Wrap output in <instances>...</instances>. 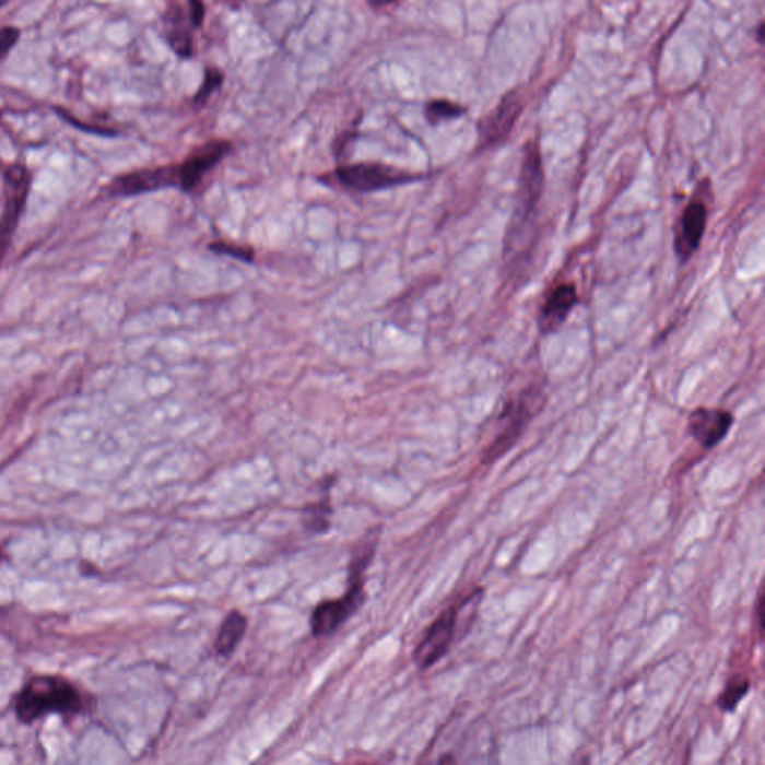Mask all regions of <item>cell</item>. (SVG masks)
<instances>
[{
    "instance_id": "9a60e30c",
    "label": "cell",
    "mask_w": 765,
    "mask_h": 765,
    "mask_svg": "<svg viewBox=\"0 0 765 765\" xmlns=\"http://www.w3.org/2000/svg\"><path fill=\"white\" fill-rule=\"evenodd\" d=\"M166 38L178 56H191V36L185 26V15L180 7L173 5L165 14Z\"/></svg>"
},
{
    "instance_id": "d6986e66",
    "label": "cell",
    "mask_w": 765,
    "mask_h": 765,
    "mask_svg": "<svg viewBox=\"0 0 765 765\" xmlns=\"http://www.w3.org/2000/svg\"><path fill=\"white\" fill-rule=\"evenodd\" d=\"M209 247L215 254L232 256V258L242 259L244 262H254L255 259L254 248L238 246V244L219 242L211 243Z\"/></svg>"
},
{
    "instance_id": "603a6c76",
    "label": "cell",
    "mask_w": 765,
    "mask_h": 765,
    "mask_svg": "<svg viewBox=\"0 0 765 765\" xmlns=\"http://www.w3.org/2000/svg\"><path fill=\"white\" fill-rule=\"evenodd\" d=\"M763 31H764V24L761 23L760 32H758V39H760V40H763Z\"/></svg>"
},
{
    "instance_id": "ffe728a7",
    "label": "cell",
    "mask_w": 765,
    "mask_h": 765,
    "mask_svg": "<svg viewBox=\"0 0 765 765\" xmlns=\"http://www.w3.org/2000/svg\"><path fill=\"white\" fill-rule=\"evenodd\" d=\"M22 32L15 26L0 27V62L10 56V52L17 46Z\"/></svg>"
},
{
    "instance_id": "44dd1931",
    "label": "cell",
    "mask_w": 765,
    "mask_h": 765,
    "mask_svg": "<svg viewBox=\"0 0 765 765\" xmlns=\"http://www.w3.org/2000/svg\"><path fill=\"white\" fill-rule=\"evenodd\" d=\"M189 11L190 20L193 26H201L203 22V15H205V7H203L202 0H189Z\"/></svg>"
},
{
    "instance_id": "4fadbf2b",
    "label": "cell",
    "mask_w": 765,
    "mask_h": 765,
    "mask_svg": "<svg viewBox=\"0 0 765 765\" xmlns=\"http://www.w3.org/2000/svg\"><path fill=\"white\" fill-rule=\"evenodd\" d=\"M520 109H522V104H520L518 96L504 97L502 104L496 107L490 120L484 125V144L494 145L506 140L519 117Z\"/></svg>"
},
{
    "instance_id": "ba28073f",
    "label": "cell",
    "mask_w": 765,
    "mask_h": 765,
    "mask_svg": "<svg viewBox=\"0 0 765 765\" xmlns=\"http://www.w3.org/2000/svg\"><path fill=\"white\" fill-rule=\"evenodd\" d=\"M229 152L231 144L227 141H213L199 146L181 165H177V187L185 191L197 189L203 177Z\"/></svg>"
},
{
    "instance_id": "7c38bea8",
    "label": "cell",
    "mask_w": 765,
    "mask_h": 765,
    "mask_svg": "<svg viewBox=\"0 0 765 765\" xmlns=\"http://www.w3.org/2000/svg\"><path fill=\"white\" fill-rule=\"evenodd\" d=\"M577 304V292L574 284L565 283L549 293L546 303L541 308L539 325L543 332L556 331Z\"/></svg>"
},
{
    "instance_id": "3957f363",
    "label": "cell",
    "mask_w": 765,
    "mask_h": 765,
    "mask_svg": "<svg viewBox=\"0 0 765 765\" xmlns=\"http://www.w3.org/2000/svg\"><path fill=\"white\" fill-rule=\"evenodd\" d=\"M32 175L27 166L12 164L5 170V207L0 217V263L11 246L14 232L17 229L20 217L26 207L31 191Z\"/></svg>"
},
{
    "instance_id": "30bf717a",
    "label": "cell",
    "mask_w": 765,
    "mask_h": 765,
    "mask_svg": "<svg viewBox=\"0 0 765 765\" xmlns=\"http://www.w3.org/2000/svg\"><path fill=\"white\" fill-rule=\"evenodd\" d=\"M734 417L730 411L698 409L687 421V431L704 449H714L730 433Z\"/></svg>"
},
{
    "instance_id": "5bb4252c",
    "label": "cell",
    "mask_w": 765,
    "mask_h": 765,
    "mask_svg": "<svg viewBox=\"0 0 765 765\" xmlns=\"http://www.w3.org/2000/svg\"><path fill=\"white\" fill-rule=\"evenodd\" d=\"M246 629L247 620L243 613L234 610V612L227 614L226 620L220 626L217 640H215V652H217L219 657H231L237 649L239 642L243 640Z\"/></svg>"
},
{
    "instance_id": "5b68a950",
    "label": "cell",
    "mask_w": 765,
    "mask_h": 765,
    "mask_svg": "<svg viewBox=\"0 0 765 765\" xmlns=\"http://www.w3.org/2000/svg\"><path fill=\"white\" fill-rule=\"evenodd\" d=\"M458 616L459 609L451 605L439 614L434 624L429 626L413 654L414 662L419 669H429L449 652L451 643L455 640Z\"/></svg>"
},
{
    "instance_id": "6da1fadb",
    "label": "cell",
    "mask_w": 765,
    "mask_h": 765,
    "mask_svg": "<svg viewBox=\"0 0 765 765\" xmlns=\"http://www.w3.org/2000/svg\"><path fill=\"white\" fill-rule=\"evenodd\" d=\"M83 706L80 691L57 675L32 679L14 699L15 715L24 723L35 722L50 714L75 716L83 711Z\"/></svg>"
},
{
    "instance_id": "7a4b0ae2",
    "label": "cell",
    "mask_w": 765,
    "mask_h": 765,
    "mask_svg": "<svg viewBox=\"0 0 765 765\" xmlns=\"http://www.w3.org/2000/svg\"><path fill=\"white\" fill-rule=\"evenodd\" d=\"M364 555L360 560L352 561L350 567V588L343 598L338 600L325 601L317 605L315 613L311 616V629L315 636H327L333 631L340 628L353 613L360 609L364 602V579L362 574L366 569L373 556V546L364 549Z\"/></svg>"
},
{
    "instance_id": "277c9868",
    "label": "cell",
    "mask_w": 765,
    "mask_h": 765,
    "mask_svg": "<svg viewBox=\"0 0 765 765\" xmlns=\"http://www.w3.org/2000/svg\"><path fill=\"white\" fill-rule=\"evenodd\" d=\"M336 175L341 185L357 191L388 189L414 180V175L381 164L343 166L337 169Z\"/></svg>"
},
{
    "instance_id": "2e32d148",
    "label": "cell",
    "mask_w": 765,
    "mask_h": 765,
    "mask_svg": "<svg viewBox=\"0 0 765 765\" xmlns=\"http://www.w3.org/2000/svg\"><path fill=\"white\" fill-rule=\"evenodd\" d=\"M749 690H751L749 679L743 678L742 674L732 675L726 687H723L722 694L719 695V709L722 711H734L738 709L740 702L746 697Z\"/></svg>"
},
{
    "instance_id": "ac0fdd59",
    "label": "cell",
    "mask_w": 765,
    "mask_h": 765,
    "mask_svg": "<svg viewBox=\"0 0 765 765\" xmlns=\"http://www.w3.org/2000/svg\"><path fill=\"white\" fill-rule=\"evenodd\" d=\"M223 83V73L217 71V69H207L205 79L201 89H199L197 96H195V104L203 105L210 99L214 91H217L220 85Z\"/></svg>"
},
{
    "instance_id": "e0dca14e",
    "label": "cell",
    "mask_w": 765,
    "mask_h": 765,
    "mask_svg": "<svg viewBox=\"0 0 765 765\" xmlns=\"http://www.w3.org/2000/svg\"><path fill=\"white\" fill-rule=\"evenodd\" d=\"M462 114L463 108L451 104L449 101H434L426 107V119L433 125H437L443 120L456 119Z\"/></svg>"
},
{
    "instance_id": "8fae6325",
    "label": "cell",
    "mask_w": 765,
    "mask_h": 765,
    "mask_svg": "<svg viewBox=\"0 0 765 765\" xmlns=\"http://www.w3.org/2000/svg\"><path fill=\"white\" fill-rule=\"evenodd\" d=\"M543 165H541L540 150L537 145H529L525 152L522 170H520L518 210H534L543 190Z\"/></svg>"
},
{
    "instance_id": "52a82bcc",
    "label": "cell",
    "mask_w": 765,
    "mask_h": 765,
    "mask_svg": "<svg viewBox=\"0 0 765 765\" xmlns=\"http://www.w3.org/2000/svg\"><path fill=\"white\" fill-rule=\"evenodd\" d=\"M168 187H177V165L158 166V168L133 170L120 175L109 183V197H137Z\"/></svg>"
},
{
    "instance_id": "7402d4cb",
    "label": "cell",
    "mask_w": 765,
    "mask_h": 765,
    "mask_svg": "<svg viewBox=\"0 0 765 765\" xmlns=\"http://www.w3.org/2000/svg\"><path fill=\"white\" fill-rule=\"evenodd\" d=\"M372 2L376 7H381V5H386V3L393 2V0H372Z\"/></svg>"
},
{
    "instance_id": "8992f818",
    "label": "cell",
    "mask_w": 765,
    "mask_h": 765,
    "mask_svg": "<svg viewBox=\"0 0 765 765\" xmlns=\"http://www.w3.org/2000/svg\"><path fill=\"white\" fill-rule=\"evenodd\" d=\"M540 397H525L520 398L518 402L510 405V409L504 414V421L506 425L502 429V433L496 435L492 445L486 447L484 450V463L495 462L496 459L502 458L506 455L513 446L516 445L520 434L523 433L525 426L531 421L532 416L539 411Z\"/></svg>"
},
{
    "instance_id": "9c48e42d",
    "label": "cell",
    "mask_w": 765,
    "mask_h": 765,
    "mask_svg": "<svg viewBox=\"0 0 765 765\" xmlns=\"http://www.w3.org/2000/svg\"><path fill=\"white\" fill-rule=\"evenodd\" d=\"M707 226V209L702 201L687 203L679 219L674 235L678 258L686 262L698 250Z\"/></svg>"
}]
</instances>
